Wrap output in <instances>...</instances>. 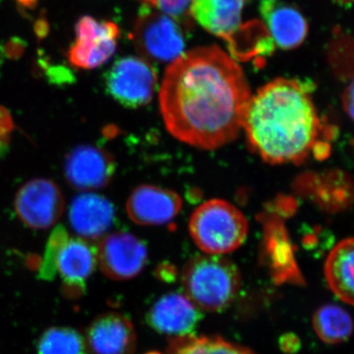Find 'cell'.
<instances>
[{
    "mask_svg": "<svg viewBox=\"0 0 354 354\" xmlns=\"http://www.w3.org/2000/svg\"><path fill=\"white\" fill-rule=\"evenodd\" d=\"M147 354H162V353H147Z\"/></svg>",
    "mask_w": 354,
    "mask_h": 354,
    "instance_id": "83f0119b",
    "label": "cell"
},
{
    "mask_svg": "<svg viewBox=\"0 0 354 354\" xmlns=\"http://www.w3.org/2000/svg\"><path fill=\"white\" fill-rule=\"evenodd\" d=\"M158 97L165 127L174 138L216 150L241 134L252 95L236 60L208 46L184 53L169 65Z\"/></svg>",
    "mask_w": 354,
    "mask_h": 354,
    "instance_id": "6da1fadb",
    "label": "cell"
},
{
    "mask_svg": "<svg viewBox=\"0 0 354 354\" xmlns=\"http://www.w3.org/2000/svg\"><path fill=\"white\" fill-rule=\"evenodd\" d=\"M115 172V162L104 149L77 146L70 151L64 164L67 183L77 190L101 189L108 186Z\"/></svg>",
    "mask_w": 354,
    "mask_h": 354,
    "instance_id": "9c48e42d",
    "label": "cell"
},
{
    "mask_svg": "<svg viewBox=\"0 0 354 354\" xmlns=\"http://www.w3.org/2000/svg\"><path fill=\"white\" fill-rule=\"evenodd\" d=\"M114 216L113 203L95 193L78 195L70 205V225L85 241H97L108 234L113 227Z\"/></svg>",
    "mask_w": 354,
    "mask_h": 354,
    "instance_id": "5bb4252c",
    "label": "cell"
},
{
    "mask_svg": "<svg viewBox=\"0 0 354 354\" xmlns=\"http://www.w3.org/2000/svg\"><path fill=\"white\" fill-rule=\"evenodd\" d=\"M133 41L144 59L160 64H171L185 48L180 22L146 4L140 9Z\"/></svg>",
    "mask_w": 354,
    "mask_h": 354,
    "instance_id": "5b68a950",
    "label": "cell"
},
{
    "mask_svg": "<svg viewBox=\"0 0 354 354\" xmlns=\"http://www.w3.org/2000/svg\"><path fill=\"white\" fill-rule=\"evenodd\" d=\"M245 0H192L189 13L205 30L230 43L241 28Z\"/></svg>",
    "mask_w": 354,
    "mask_h": 354,
    "instance_id": "2e32d148",
    "label": "cell"
},
{
    "mask_svg": "<svg viewBox=\"0 0 354 354\" xmlns=\"http://www.w3.org/2000/svg\"><path fill=\"white\" fill-rule=\"evenodd\" d=\"M314 332L328 344L346 342L353 335L354 323L346 309L335 304H327L317 309L313 316Z\"/></svg>",
    "mask_w": 354,
    "mask_h": 354,
    "instance_id": "d6986e66",
    "label": "cell"
},
{
    "mask_svg": "<svg viewBox=\"0 0 354 354\" xmlns=\"http://www.w3.org/2000/svg\"><path fill=\"white\" fill-rule=\"evenodd\" d=\"M97 247L82 239H67L57 257V272L65 297L76 299L87 290L88 279L97 266Z\"/></svg>",
    "mask_w": 354,
    "mask_h": 354,
    "instance_id": "30bf717a",
    "label": "cell"
},
{
    "mask_svg": "<svg viewBox=\"0 0 354 354\" xmlns=\"http://www.w3.org/2000/svg\"><path fill=\"white\" fill-rule=\"evenodd\" d=\"M157 83L153 65L140 57L120 58L104 75L106 92L129 109L141 108L152 101Z\"/></svg>",
    "mask_w": 354,
    "mask_h": 354,
    "instance_id": "8992f818",
    "label": "cell"
},
{
    "mask_svg": "<svg viewBox=\"0 0 354 354\" xmlns=\"http://www.w3.org/2000/svg\"><path fill=\"white\" fill-rule=\"evenodd\" d=\"M148 323L160 334L185 337L197 327L201 313L185 293H167L158 298L149 311Z\"/></svg>",
    "mask_w": 354,
    "mask_h": 354,
    "instance_id": "4fadbf2b",
    "label": "cell"
},
{
    "mask_svg": "<svg viewBox=\"0 0 354 354\" xmlns=\"http://www.w3.org/2000/svg\"><path fill=\"white\" fill-rule=\"evenodd\" d=\"M15 209L18 218L27 227L46 230L62 218L64 211V195L53 181L32 179L18 191Z\"/></svg>",
    "mask_w": 354,
    "mask_h": 354,
    "instance_id": "52a82bcc",
    "label": "cell"
},
{
    "mask_svg": "<svg viewBox=\"0 0 354 354\" xmlns=\"http://www.w3.org/2000/svg\"><path fill=\"white\" fill-rule=\"evenodd\" d=\"M120 28L97 36L76 39L69 48L68 60L76 68L92 70L106 64L115 53Z\"/></svg>",
    "mask_w": 354,
    "mask_h": 354,
    "instance_id": "ac0fdd59",
    "label": "cell"
},
{
    "mask_svg": "<svg viewBox=\"0 0 354 354\" xmlns=\"http://www.w3.org/2000/svg\"><path fill=\"white\" fill-rule=\"evenodd\" d=\"M337 6L344 7V8H351L354 4V0H332Z\"/></svg>",
    "mask_w": 354,
    "mask_h": 354,
    "instance_id": "484cf974",
    "label": "cell"
},
{
    "mask_svg": "<svg viewBox=\"0 0 354 354\" xmlns=\"http://www.w3.org/2000/svg\"><path fill=\"white\" fill-rule=\"evenodd\" d=\"M183 208V200L174 191L155 185H141L128 198L127 211L133 223L162 225L174 221Z\"/></svg>",
    "mask_w": 354,
    "mask_h": 354,
    "instance_id": "8fae6325",
    "label": "cell"
},
{
    "mask_svg": "<svg viewBox=\"0 0 354 354\" xmlns=\"http://www.w3.org/2000/svg\"><path fill=\"white\" fill-rule=\"evenodd\" d=\"M148 261L144 242L128 232L106 235L97 247V263L104 276L113 281L136 278Z\"/></svg>",
    "mask_w": 354,
    "mask_h": 354,
    "instance_id": "ba28073f",
    "label": "cell"
},
{
    "mask_svg": "<svg viewBox=\"0 0 354 354\" xmlns=\"http://www.w3.org/2000/svg\"><path fill=\"white\" fill-rule=\"evenodd\" d=\"M37 354H87V344L73 328L53 327L44 330L37 342Z\"/></svg>",
    "mask_w": 354,
    "mask_h": 354,
    "instance_id": "44dd1931",
    "label": "cell"
},
{
    "mask_svg": "<svg viewBox=\"0 0 354 354\" xmlns=\"http://www.w3.org/2000/svg\"><path fill=\"white\" fill-rule=\"evenodd\" d=\"M86 344L93 354H134L136 330L127 317L109 312L97 317L88 326Z\"/></svg>",
    "mask_w": 354,
    "mask_h": 354,
    "instance_id": "7c38bea8",
    "label": "cell"
},
{
    "mask_svg": "<svg viewBox=\"0 0 354 354\" xmlns=\"http://www.w3.org/2000/svg\"><path fill=\"white\" fill-rule=\"evenodd\" d=\"M21 6L27 7V8H34L36 6L38 0H17Z\"/></svg>",
    "mask_w": 354,
    "mask_h": 354,
    "instance_id": "4316f807",
    "label": "cell"
},
{
    "mask_svg": "<svg viewBox=\"0 0 354 354\" xmlns=\"http://www.w3.org/2000/svg\"><path fill=\"white\" fill-rule=\"evenodd\" d=\"M342 102L346 113L354 120V81L346 88V92L342 95Z\"/></svg>",
    "mask_w": 354,
    "mask_h": 354,
    "instance_id": "cb8c5ba5",
    "label": "cell"
},
{
    "mask_svg": "<svg viewBox=\"0 0 354 354\" xmlns=\"http://www.w3.org/2000/svg\"><path fill=\"white\" fill-rule=\"evenodd\" d=\"M260 13L274 46L281 50H293L306 39L308 24L295 7L278 0H262Z\"/></svg>",
    "mask_w": 354,
    "mask_h": 354,
    "instance_id": "9a60e30c",
    "label": "cell"
},
{
    "mask_svg": "<svg viewBox=\"0 0 354 354\" xmlns=\"http://www.w3.org/2000/svg\"><path fill=\"white\" fill-rule=\"evenodd\" d=\"M69 235L64 227L59 225L53 230L46 245V253L39 270V278L51 281L57 274V257L60 247L68 239Z\"/></svg>",
    "mask_w": 354,
    "mask_h": 354,
    "instance_id": "7402d4cb",
    "label": "cell"
},
{
    "mask_svg": "<svg viewBox=\"0 0 354 354\" xmlns=\"http://www.w3.org/2000/svg\"><path fill=\"white\" fill-rule=\"evenodd\" d=\"M169 354H257L252 349L215 335L174 337Z\"/></svg>",
    "mask_w": 354,
    "mask_h": 354,
    "instance_id": "ffe728a7",
    "label": "cell"
},
{
    "mask_svg": "<svg viewBox=\"0 0 354 354\" xmlns=\"http://www.w3.org/2000/svg\"><path fill=\"white\" fill-rule=\"evenodd\" d=\"M248 221L232 203L212 199L195 209L189 221V232L205 254L225 255L239 249L248 235Z\"/></svg>",
    "mask_w": 354,
    "mask_h": 354,
    "instance_id": "277c9868",
    "label": "cell"
},
{
    "mask_svg": "<svg viewBox=\"0 0 354 354\" xmlns=\"http://www.w3.org/2000/svg\"><path fill=\"white\" fill-rule=\"evenodd\" d=\"M12 128V121L8 113L2 108H0V138L6 139L9 131Z\"/></svg>",
    "mask_w": 354,
    "mask_h": 354,
    "instance_id": "d4e9b609",
    "label": "cell"
},
{
    "mask_svg": "<svg viewBox=\"0 0 354 354\" xmlns=\"http://www.w3.org/2000/svg\"><path fill=\"white\" fill-rule=\"evenodd\" d=\"M325 277L335 297L354 305V239H344L332 249L326 260Z\"/></svg>",
    "mask_w": 354,
    "mask_h": 354,
    "instance_id": "e0dca14e",
    "label": "cell"
},
{
    "mask_svg": "<svg viewBox=\"0 0 354 354\" xmlns=\"http://www.w3.org/2000/svg\"><path fill=\"white\" fill-rule=\"evenodd\" d=\"M185 295L198 308L221 312L230 306L239 295L241 274L232 261L221 255L196 256L183 272Z\"/></svg>",
    "mask_w": 354,
    "mask_h": 354,
    "instance_id": "3957f363",
    "label": "cell"
},
{
    "mask_svg": "<svg viewBox=\"0 0 354 354\" xmlns=\"http://www.w3.org/2000/svg\"><path fill=\"white\" fill-rule=\"evenodd\" d=\"M311 88L308 82L279 78L251 97L243 129L251 149L264 162L300 164L314 151L321 122Z\"/></svg>",
    "mask_w": 354,
    "mask_h": 354,
    "instance_id": "7a4b0ae2",
    "label": "cell"
},
{
    "mask_svg": "<svg viewBox=\"0 0 354 354\" xmlns=\"http://www.w3.org/2000/svg\"><path fill=\"white\" fill-rule=\"evenodd\" d=\"M146 6H152L160 12L171 16L178 22H183L188 17L192 0H139Z\"/></svg>",
    "mask_w": 354,
    "mask_h": 354,
    "instance_id": "603a6c76",
    "label": "cell"
}]
</instances>
